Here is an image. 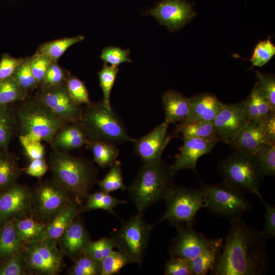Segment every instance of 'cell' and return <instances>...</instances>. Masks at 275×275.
I'll return each instance as SVG.
<instances>
[{
  "mask_svg": "<svg viewBox=\"0 0 275 275\" xmlns=\"http://www.w3.org/2000/svg\"><path fill=\"white\" fill-rule=\"evenodd\" d=\"M130 53L129 49L124 50L118 47L108 46L104 48L100 58L105 63L118 67L124 62H131L129 58Z\"/></svg>",
  "mask_w": 275,
  "mask_h": 275,
  "instance_id": "obj_47",
  "label": "cell"
},
{
  "mask_svg": "<svg viewBox=\"0 0 275 275\" xmlns=\"http://www.w3.org/2000/svg\"><path fill=\"white\" fill-rule=\"evenodd\" d=\"M275 54V46L269 38L260 41L255 46L253 56L249 59L253 68L262 67L267 63Z\"/></svg>",
  "mask_w": 275,
  "mask_h": 275,
  "instance_id": "obj_45",
  "label": "cell"
},
{
  "mask_svg": "<svg viewBox=\"0 0 275 275\" xmlns=\"http://www.w3.org/2000/svg\"><path fill=\"white\" fill-rule=\"evenodd\" d=\"M175 227L177 234L168 249L170 257L191 259L205 250L215 240L196 231L193 225H180Z\"/></svg>",
  "mask_w": 275,
  "mask_h": 275,
  "instance_id": "obj_15",
  "label": "cell"
},
{
  "mask_svg": "<svg viewBox=\"0 0 275 275\" xmlns=\"http://www.w3.org/2000/svg\"><path fill=\"white\" fill-rule=\"evenodd\" d=\"M19 139L26 156L30 160L44 158L45 149L41 142L19 135Z\"/></svg>",
  "mask_w": 275,
  "mask_h": 275,
  "instance_id": "obj_51",
  "label": "cell"
},
{
  "mask_svg": "<svg viewBox=\"0 0 275 275\" xmlns=\"http://www.w3.org/2000/svg\"><path fill=\"white\" fill-rule=\"evenodd\" d=\"M52 150L49 165L52 178L82 204L97 183V169L85 158Z\"/></svg>",
  "mask_w": 275,
  "mask_h": 275,
  "instance_id": "obj_2",
  "label": "cell"
},
{
  "mask_svg": "<svg viewBox=\"0 0 275 275\" xmlns=\"http://www.w3.org/2000/svg\"><path fill=\"white\" fill-rule=\"evenodd\" d=\"M58 240L62 254L73 261L84 253L91 239L79 214Z\"/></svg>",
  "mask_w": 275,
  "mask_h": 275,
  "instance_id": "obj_20",
  "label": "cell"
},
{
  "mask_svg": "<svg viewBox=\"0 0 275 275\" xmlns=\"http://www.w3.org/2000/svg\"><path fill=\"white\" fill-rule=\"evenodd\" d=\"M52 61L47 56L37 52L30 57V68L39 86L42 84L46 70Z\"/></svg>",
  "mask_w": 275,
  "mask_h": 275,
  "instance_id": "obj_50",
  "label": "cell"
},
{
  "mask_svg": "<svg viewBox=\"0 0 275 275\" xmlns=\"http://www.w3.org/2000/svg\"><path fill=\"white\" fill-rule=\"evenodd\" d=\"M183 144L180 153L175 156V160L170 166L172 173L183 169H191L196 174L198 159L202 156L211 153L217 142L208 141L198 138L182 137Z\"/></svg>",
  "mask_w": 275,
  "mask_h": 275,
  "instance_id": "obj_19",
  "label": "cell"
},
{
  "mask_svg": "<svg viewBox=\"0 0 275 275\" xmlns=\"http://www.w3.org/2000/svg\"><path fill=\"white\" fill-rule=\"evenodd\" d=\"M28 96L13 76L0 81V105L20 102Z\"/></svg>",
  "mask_w": 275,
  "mask_h": 275,
  "instance_id": "obj_34",
  "label": "cell"
},
{
  "mask_svg": "<svg viewBox=\"0 0 275 275\" xmlns=\"http://www.w3.org/2000/svg\"><path fill=\"white\" fill-rule=\"evenodd\" d=\"M80 205L81 204L77 199L73 198L59 214L45 225L35 240L43 239L58 240L79 214Z\"/></svg>",
  "mask_w": 275,
  "mask_h": 275,
  "instance_id": "obj_22",
  "label": "cell"
},
{
  "mask_svg": "<svg viewBox=\"0 0 275 275\" xmlns=\"http://www.w3.org/2000/svg\"><path fill=\"white\" fill-rule=\"evenodd\" d=\"M101 262L84 253L74 260L69 268L70 275H100Z\"/></svg>",
  "mask_w": 275,
  "mask_h": 275,
  "instance_id": "obj_39",
  "label": "cell"
},
{
  "mask_svg": "<svg viewBox=\"0 0 275 275\" xmlns=\"http://www.w3.org/2000/svg\"><path fill=\"white\" fill-rule=\"evenodd\" d=\"M132 263V259L127 254L119 251L113 250L102 260L100 275L119 274L122 268Z\"/></svg>",
  "mask_w": 275,
  "mask_h": 275,
  "instance_id": "obj_37",
  "label": "cell"
},
{
  "mask_svg": "<svg viewBox=\"0 0 275 275\" xmlns=\"http://www.w3.org/2000/svg\"><path fill=\"white\" fill-rule=\"evenodd\" d=\"M89 142L80 123H64L55 133L51 147L67 152L86 146Z\"/></svg>",
  "mask_w": 275,
  "mask_h": 275,
  "instance_id": "obj_23",
  "label": "cell"
},
{
  "mask_svg": "<svg viewBox=\"0 0 275 275\" xmlns=\"http://www.w3.org/2000/svg\"><path fill=\"white\" fill-rule=\"evenodd\" d=\"M212 275H265L270 266L268 238L241 217L231 219Z\"/></svg>",
  "mask_w": 275,
  "mask_h": 275,
  "instance_id": "obj_1",
  "label": "cell"
},
{
  "mask_svg": "<svg viewBox=\"0 0 275 275\" xmlns=\"http://www.w3.org/2000/svg\"><path fill=\"white\" fill-rule=\"evenodd\" d=\"M247 121L243 100L224 103L213 121L217 141L229 145Z\"/></svg>",
  "mask_w": 275,
  "mask_h": 275,
  "instance_id": "obj_16",
  "label": "cell"
},
{
  "mask_svg": "<svg viewBox=\"0 0 275 275\" xmlns=\"http://www.w3.org/2000/svg\"><path fill=\"white\" fill-rule=\"evenodd\" d=\"M49 166L44 158L31 160L25 173L33 177L40 178L47 171Z\"/></svg>",
  "mask_w": 275,
  "mask_h": 275,
  "instance_id": "obj_54",
  "label": "cell"
},
{
  "mask_svg": "<svg viewBox=\"0 0 275 275\" xmlns=\"http://www.w3.org/2000/svg\"><path fill=\"white\" fill-rule=\"evenodd\" d=\"M12 76L28 96L39 86L30 68V57L24 59Z\"/></svg>",
  "mask_w": 275,
  "mask_h": 275,
  "instance_id": "obj_41",
  "label": "cell"
},
{
  "mask_svg": "<svg viewBox=\"0 0 275 275\" xmlns=\"http://www.w3.org/2000/svg\"><path fill=\"white\" fill-rule=\"evenodd\" d=\"M168 125L163 122L148 134L132 141L134 153L140 157L144 163L162 160L163 152L173 138L168 132Z\"/></svg>",
  "mask_w": 275,
  "mask_h": 275,
  "instance_id": "obj_17",
  "label": "cell"
},
{
  "mask_svg": "<svg viewBox=\"0 0 275 275\" xmlns=\"http://www.w3.org/2000/svg\"><path fill=\"white\" fill-rule=\"evenodd\" d=\"M144 14L152 16L160 24L173 32L179 30L189 22L196 12L185 0H162L153 8L144 11Z\"/></svg>",
  "mask_w": 275,
  "mask_h": 275,
  "instance_id": "obj_14",
  "label": "cell"
},
{
  "mask_svg": "<svg viewBox=\"0 0 275 275\" xmlns=\"http://www.w3.org/2000/svg\"><path fill=\"white\" fill-rule=\"evenodd\" d=\"M165 275H192L189 259L180 257H170L164 267Z\"/></svg>",
  "mask_w": 275,
  "mask_h": 275,
  "instance_id": "obj_49",
  "label": "cell"
},
{
  "mask_svg": "<svg viewBox=\"0 0 275 275\" xmlns=\"http://www.w3.org/2000/svg\"><path fill=\"white\" fill-rule=\"evenodd\" d=\"M86 146L92 151L94 161L101 168L111 167L119 154L116 146L103 141H90Z\"/></svg>",
  "mask_w": 275,
  "mask_h": 275,
  "instance_id": "obj_31",
  "label": "cell"
},
{
  "mask_svg": "<svg viewBox=\"0 0 275 275\" xmlns=\"http://www.w3.org/2000/svg\"><path fill=\"white\" fill-rule=\"evenodd\" d=\"M223 246L222 238L215 239L205 250L189 259L192 275H205L214 268Z\"/></svg>",
  "mask_w": 275,
  "mask_h": 275,
  "instance_id": "obj_26",
  "label": "cell"
},
{
  "mask_svg": "<svg viewBox=\"0 0 275 275\" xmlns=\"http://www.w3.org/2000/svg\"><path fill=\"white\" fill-rule=\"evenodd\" d=\"M127 203L126 200L116 198L109 193L100 190L89 194L84 203L80 205L78 212L80 213L93 210L102 209L120 219L114 209L119 204H126Z\"/></svg>",
  "mask_w": 275,
  "mask_h": 275,
  "instance_id": "obj_27",
  "label": "cell"
},
{
  "mask_svg": "<svg viewBox=\"0 0 275 275\" xmlns=\"http://www.w3.org/2000/svg\"><path fill=\"white\" fill-rule=\"evenodd\" d=\"M24 58H16L3 54L0 60V81L12 76Z\"/></svg>",
  "mask_w": 275,
  "mask_h": 275,
  "instance_id": "obj_52",
  "label": "cell"
},
{
  "mask_svg": "<svg viewBox=\"0 0 275 275\" xmlns=\"http://www.w3.org/2000/svg\"><path fill=\"white\" fill-rule=\"evenodd\" d=\"M32 216V189L17 183L0 192V227Z\"/></svg>",
  "mask_w": 275,
  "mask_h": 275,
  "instance_id": "obj_13",
  "label": "cell"
},
{
  "mask_svg": "<svg viewBox=\"0 0 275 275\" xmlns=\"http://www.w3.org/2000/svg\"><path fill=\"white\" fill-rule=\"evenodd\" d=\"M262 201L266 209L265 214V226L262 232L269 238L275 236V207L268 204L262 197H259Z\"/></svg>",
  "mask_w": 275,
  "mask_h": 275,
  "instance_id": "obj_53",
  "label": "cell"
},
{
  "mask_svg": "<svg viewBox=\"0 0 275 275\" xmlns=\"http://www.w3.org/2000/svg\"><path fill=\"white\" fill-rule=\"evenodd\" d=\"M181 134L182 137L198 138L208 141H217L212 122L195 121L183 125H177L173 137Z\"/></svg>",
  "mask_w": 275,
  "mask_h": 275,
  "instance_id": "obj_29",
  "label": "cell"
},
{
  "mask_svg": "<svg viewBox=\"0 0 275 275\" xmlns=\"http://www.w3.org/2000/svg\"><path fill=\"white\" fill-rule=\"evenodd\" d=\"M65 82L70 95L77 104L88 105L91 103L85 83L68 71Z\"/></svg>",
  "mask_w": 275,
  "mask_h": 275,
  "instance_id": "obj_38",
  "label": "cell"
},
{
  "mask_svg": "<svg viewBox=\"0 0 275 275\" xmlns=\"http://www.w3.org/2000/svg\"><path fill=\"white\" fill-rule=\"evenodd\" d=\"M264 176L275 175V144L262 147L254 155Z\"/></svg>",
  "mask_w": 275,
  "mask_h": 275,
  "instance_id": "obj_44",
  "label": "cell"
},
{
  "mask_svg": "<svg viewBox=\"0 0 275 275\" xmlns=\"http://www.w3.org/2000/svg\"><path fill=\"white\" fill-rule=\"evenodd\" d=\"M162 102L164 122L167 124L180 123L185 120L189 111V98L177 91L168 90L162 94Z\"/></svg>",
  "mask_w": 275,
  "mask_h": 275,
  "instance_id": "obj_24",
  "label": "cell"
},
{
  "mask_svg": "<svg viewBox=\"0 0 275 275\" xmlns=\"http://www.w3.org/2000/svg\"><path fill=\"white\" fill-rule=\"evenodd\" d=\"M85 37L78 35L73 37H65L42 44L36 52L48 57L52 61L58 62L59 59L70 46L84 40Z\"/></svg>",
  "mask_w": 275,
  "mask_h": 275,
  "instance_id": "obj_33",
  "label": "cell"
},
{
  "mask_svg": "<svg viewBox=\"0 0 275 275\" xmlns=\"http://www.w3.org/2000/svg\"><path fill=\"white\" fill-rule=\"evenodd\" d=\"M164 200L167 209L155 225L164 221H169L175 227L193 225L198 211L206 206L201 187L195 188L174 184Z\"/></svg>",
  "mask_w": 275,
  "mask_h": 275,
  "instance_id": "obj_7",
  "label": "cell"
},
{
  "mask_svg": "<svg viewBox=\"0 0 275 275\" xmlns=\"http://www.w3.org/2000/svg\"><path fill=\"white\" fill-rule=\"evenodd\" d=\"M174 176L170 166L162 160L143 163L126 189L137 213L143 214L148 207L164 199L175 184Z\"/></svg>",
  "mask_w": 275,
  "mask_h": 275,
  "instance_id": "obj_3",
  "label": "cell"
},
{
  "mask_svg": "<svg viewBox=\"0 0 275 275\" xmlns=\"http://www.w3.org/2000/svg\"><path fill=\"white\" fill-rule=\"evenodd\" d=\"M206 208L212 214L229 220L241 217L250 210L252 204L245 194L224 182L217 184H202Z\"/></svg>",
  "mask_w": 275,
  "mask_h": 275,
  "instance_id": "obj_9",
  "label": "cell"
},
{
  "mask_svg": "<svg viewBox=\"0 0 275 275\" xmlns=\"http://www.w3.org/2000/svg\"><path fill=\"white\" fill-rule=\"evenodd\" d=\"M17 128L14 109L10 105H0V149H7Z\"/></svg>",
  "mask_w": 275,
  "mask_h": 275,
  "instance_id": "obj_32",
  "label": "cell"
},
{
  "mask_svg": "<svg viewBox=\"0 0 275 275\" xmlns=\"http://www.w3.org/2000/svg\"><path fill=\"white\" fill-rule=\"evenodd\" d=\"M223 182L240 192L252 193L260 197L264 176L254 155L233 150L217 164Z\"/></svg>",
  "mask_w": 275,
  "mask_h": 275,
  "instance_id": "obj_6",
  "label": "cell"
},
{
  "mask_svg": "<svg viewBox=\"0 0 275 275\" xmlns=\"http://www.w3.org/2000/svg\"><path fill=\"white\" fill-rule=\"evenodd\" d=\"M79 123L90 141H103L116 146L134 140L121 118L102 100L86 105Z\"/></svg>",
  "mask_w": 275,
  "mask_h": 275,
  "instance_id": "obj_4",
  "label": "cell"
},
{
  "mask_svg": "<svg viewBox=\"0 0 275 275\" xmlns=\"http://www.w3.org/2000/svg\"><path fill=\"white\" fill-rule=\"evenodd\" d=\"M20 134L51 146L53 136L65 123L41 100L27 97L14 109Z\"/></svg>",
  "mask_w": 275,
  "mask_h": 275,
  "instance_id": "obj_5",
  "label": "cell"
},
{
  "mask_svg": "<svg viewBox=\"0 0 275 275\" xmlns=\"http://www.w3.org/2000/svg\"><path fill=\"white\" fill-rule=\"evenodd\" d=\"M264 119L248 121L229 144L230 148L233 150L255 155L263 146L275 144L267 134Z\"/></svg>",
  "mask_w": 275,
  "mask_h": 275,
  "instance_id": "obj_18",
  "label": "cell"
},
{
  "mask_svg": "<svg viewBox=\"0 0 275 275\" xmlns=\"http://www.w3.org/2000/svg\"><path fill=\"white\" fill-rule=\"evenodd\" d=\"M73 198L67 189L53 178L41 181L32 189V217L47 224Z\"/></svg>",
  "mask_w": 275,
  "mask_h": 275,
  "instance_id": "obj_10",
  "label": "cell"
},
{
  "mask_svg": "<svg viewBox=\"0 0 275 275\" xmlns=\"http://www.w3.org/2000/svg\"><path fill=\"white\" fill-rule=\"evenodd\" d=\"M57 240L43 239L24 243L27 274L57 275L65 266Z\"/></svg>",
  "mask_w": 275,
  "mask_h": 275,
  "instance_id": "obj_11",
  "label": "cell"
},
{
  "mask_svg": "<svg viewBox=\"0 0 275 275\" xmlns=\"http://www.w3.org/2000/svg\"><path fill=\"white\" fill-rule=\"evenodd\" d=\"M119 71L118 67L108 65L104 63L101 70L98 72L99 85L103 92L102 100L104 104L108 107L111 106L110 95Z\"/></svg>",
  "mask_w": 275,
  "mask_h": 275,
  "instance_id": "obj_40",
  "label": "cell"
},
{
  "mask_svg": "<svg viewBox=\"0 0 275 275\" xmlns=\"http://www.w3.org/2000/svg\"><path fill=\"white\" fill-rule=\"evenodd\" d=\"M258 86L268 100L271 110L275 112V77L274 75L256 71Z\"/></svg>",
  "mask_w": 275,
  "mask_h": 275,
  "instance_id": "obj_46",
  "label": "cell"
},
{
  "mask_svg": "<svg viewBox=\"0 0 275 275\" xmlns=\"http://www.w3.org/2000/svg\"><path fill=\"white\" fill-rule=\"evenodd\" d=\"M35 96L65 123H79L83 109L71 98L66 82L40 88Z\"/></svg>",
  "mask_w": 275,
  "mask_h": 275,
  "instance_id": "obj_12",
  "label": "cell"
},
{
  "mask_svg": "<svg viewBox=\"0 0 275 275\" xmlns=\"http://www.w3.org/2000/svg\"><path fill=\"white\" fill-rule=\"evenodd\" d=\"M6 150L0 152V192L16 183L22 171L14 155Z\"/></svg>",
  "mask_w": 275,
  "mask_h": 275,
  "instance_id": "obj_30",
  "label": "cell"
},
{
  "mask_svg": "<svg viewBox=\"0 0 275 275\" xmlns=\"http://www.w3.org/2000/svg\"><path fill=\"white\" fill-rule=\"evenodd\" d=\"M109 167V170L105 177L97 181L100 190L109 194L117 190H125L127 186L123 181L121 161L117 160Z\"/></svg>",
  "mask_w": 275,
  "mask_h": 275,
  "instance_id": "obj_35",
  "label": "cell"
},
{
  "mask_svg": "<svg viewBox=\"0 0 275 275\" xmlns=\"http://www.w3.org/2000/svg\"><path fill=\"white\" fill-rule=\"evenodd\" d=\"M14 222L17 232L24 243L35 240L46 225L32 216L16 220Z\"/></svg>",
  "mask_w": 275,
  "mask_h": 275,
  "instance_id": "obj_36",
  "label": "cell"
},
{
  "mask_svg": "<svg viewBox=\"0 0 275 275\" xmlns=\"http://www.w3.org/2000/svg\"><path fill=\"white\" fill-rule=\"evenodd\" d=\"M243 105L248 121L263 120L273 112L268 100L260 90L257 82L252 89L245 100H243Z\"/></svg>",
  "mask_w": 275,
  "mask_h": 275,
  "instance_id": "obj_25",
  "label": "cell"
},
{
  "mask_svg": "<svg viewBox=\"0 0 275 275\" xmlns=\"http://www.w3.org/2000/svg\"><path fill=\"white\" fill-rule=\"evenodd\" d=\"M115 248L113 239L103 237L96 241H90L87 244L84 253L95 260L101 262Z\"/></svg>",
  "mask_w": 275,
  "mask_h": 275,
  "instance_id": "obj_43",
  "label": "cell"
},
{
  "mask_svg": "<svg viewBox=\"0 0 275 275\" xmlns=\"http://www.w3.org/2000/svg\"><path fill=\"white\" fill-rule=\"evenodd\" d=\"M155 224L146 222L142 214L131 216L111 237L118 251L128 255L141 268Z\"/></svg>",
  "mask_w": 275,
  "mask_h": 275,
  "instance_id": "obj_8",
  "label": "cell"
},
{
  "mask_svg": "<svg viewBox=\"0 0 275 275\" xmlns=\"http://www.w3.org/2000/svg\"><path fill=\"white\" fill-rule=\"evenodd\" d=\"M66 72L57 62L52 61L46 70L40 87L46 88L65 82Z\"/></svg>",
  "mask_w": 275,
  "mask_h": 275,
  "instance_id": "obj_48",
  "label": "cell"
},
{
  "mask_svg": "<svg viewBox=\"0 0 275 275\" xmlns=\"http://www.w3.org/2000/svg\"><path fill=\"white\" fill-rule=\"evenodd\" d=\"M190 108L185 120L177 125L195 121H213L224 103L212 93L203 92L189 98Z\"/></svg>",
  "mask_w": 275,
  "mask_h": 275,
  "instance_id": "obj_21",
  "label": "cell"
},
{
  "mask_svg": "<svg viewBox=\"0 0 275 275\" xmlns=\"http://www.w3.org/2000/svg\"><path fill=\"white\" fill-rule=\"evenodd\" d=\"M27 274L24 258V244L19 252L0 261V275Z\"/></svg>",
  "mask_w": 275,
  "mask_h": 275,
  "instance_id": "obj_42",
  "label": "cell"
},
{
  "mask_svg": "<svg viewBox=\"0 0 275 275\" xmlns=\"http://www.w3.org/2000/svg\"><path fill=\"white\" fill-rule=\"evenodd\" d=\"M14 221L0 227V261L14 255L24 246Z\"/></svg>",
  "mask_w": 275,
  "mask_h": 275,
  "instance_id": "obj_28",
  "label": "cell"
}]
</instances>
